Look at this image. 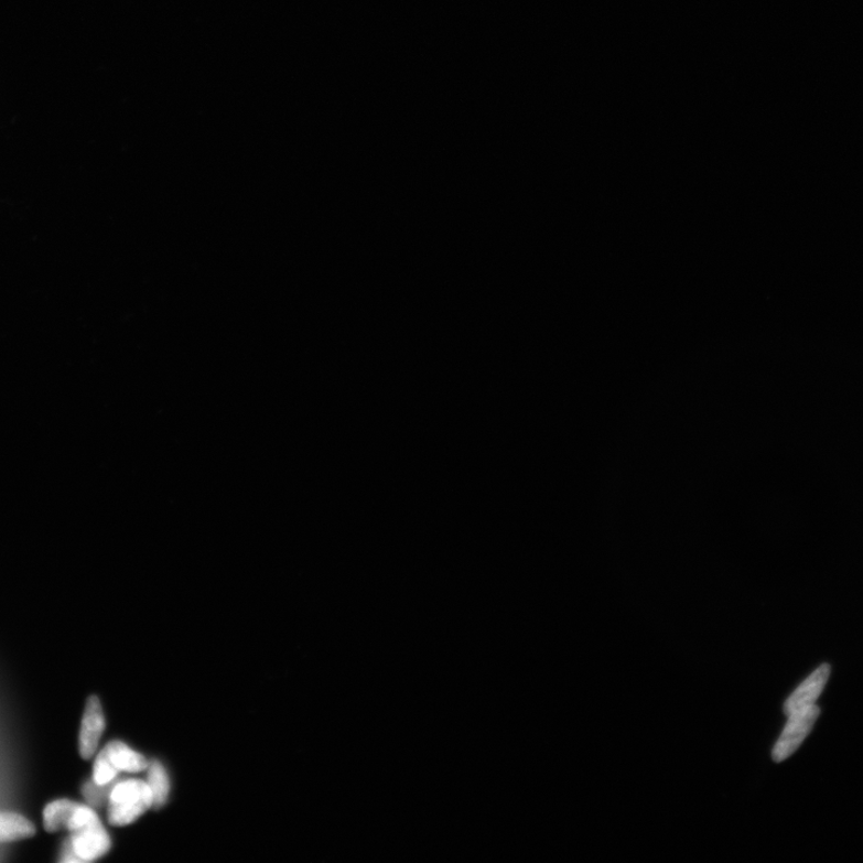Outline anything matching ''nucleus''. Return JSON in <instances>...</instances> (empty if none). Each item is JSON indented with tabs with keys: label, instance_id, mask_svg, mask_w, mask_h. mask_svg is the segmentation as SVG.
I'll use <instances>...</instances> for the list:
<instances>
[{
	"label": "nucleus",
	"instance_id": "5",
	"mask_svg": "<svg viewBox=\"0 0 863 863\" xmlns=\"http://www.w3.org/2000/svg\"><path fill=\"white\" fill-rule=\"evenodd\" d=\"M105 716L100 700L91 695L87 702L84 719H82L78 748L84 759L94 757L105 731Z\"/></svg>",
	"mask_w": 863,
	"mask_h": 863
},
{
	"label": "nucleus",
	"instance_id": "3",
	"mask_svg": "<svg viewBox=\"0 0 863 863\" xmlns=\"http://www.w3.org/2000/svg\"><path fill=\"white\" fill-rule=\"evenodd\" d=\"M820 715V708L816 704L802 708L789 715L784 733L780 734L773 749V759L776 763L788 759L798 751L808 734L811 733Z\"/></svg>",
	"mask_w": 863,
	"mask_h": 863
},
{
	"label": "nucleus",
	"instance_id": "7",
	"mask_svg": "<svg viewBox=\"0 0 863 863\" xmlns=\"http://www.w3.org/2000/svg\"><path fill=\"white\" fill-rule=\"evenodd\" d=\"M35 833V826L25 817L12 812H0V843L31 839Z\"/></svg>",
	"mask_w": 863,
	"mask_h": 863
},
{
	"label": "nucleus",
	"instance_id": "9",
	"mask_svg": "<svg viewBox=\"0 0 863 863\" xmlns=\"http://www.w3.org/2000/svg\"><path fill=\"white\" fill-rule=\"evenodd\" d=\"M150 789L153 792L154 808H161L166 805L170 797V778L166 769L158 760L148 766V780Z\"/></svg>",
	"mask_w": 863,
	"mask_h": 863
},
{
	"label": "nucleus",
	"instance_id": "6",
	"mask_svg": "<svg viewBox=\"0 0 863 863\" xmlns=\"http://www.w3.org/2000/svg\"><path fill=\"white\" fill-rule=\"evenodd\" d=\"M830 665H821L815 673L806 679L794 692L785 704V714L791 715L802 708L816 704L819 695L823 692L830 677Z\"/></svg>",
	"mask_w": 863,
	"mask_h": 863
},
{
	"label": "nucleus",
	"instance_id": "2",
	"mask_svg": "<svg viewBox=\"0 0 863 863\" xmlns=\"http://www.w3.org/2000/svg\"><path fill=\"white\" fill-rule=\"evenodd\" d=\"M111 839L98 815L72 831L63 846L62 862H91L105 856L111 849Z\"/></svg>",
	"mask_w": 863,
	"mask_h": 863
},
{
	"label": "nucleus",
	"instance_id": "1",
	"mask_svg": "<svg viewBox=\"0 0 863 863\" xmlns=\"http://www.w3.org/2000/svg\"><path fill=\"white\" fill-rule=\"evenodd\" d=\"M154 803L153 792L141 779H128L116 785L108 799V821L116 827L133 823Z\"/></svg>",
	"mask_w": 863,
	"mask_h": 863
},
{
	"label": "nucleus",
	"instance_id": "10",
	"mask_svg": "<svg viewBox=\"0 0 863 863\" xmlns=\"http://www.w3.org/2000/svg\"><path fill=\"white\" fill-rule=\"evenodd\" d=\"M119 770L112 763L111 758H109L108 753L104 748L99 756L96 757L94 763V769H93V779L94 784L105 787L112 783V780L117 777Z\"/></svg>",
	"mask_w": 863,
	"mask_h": 863
},
{
	"label": "nucleus",
	"instance_id": "8",
	"mask_svg": "<svg viewBox=\"0 0 863 863\" xmlns=\"http://www.w3.org/2000/svg\"><path fill=\"white\" fill-rule=\"evenodd\" d=\"M105 749L119 772L142 773L148 769L147 759L125 743L112 742Z\"/></svg>",
	"mask_w": 863,
	"mask_h": 863
},
{
	"label": "nucleus",
	"instance_id": "4",
	"mask_svg": "<svg viewBox=\"0 0 863 863\" xmlns=\"http://www.w3.org/2000/svg\"><path fill=\"white\" fill-rule=\"evenodd\" d=\"M95 815L93 808L87 805L67 799L56 800L45 807L44 828L51 833L63 830L72 832Z\"/></svg>",
	"mask_w": 863,
	"mask_h": 863
}]
</instances>
